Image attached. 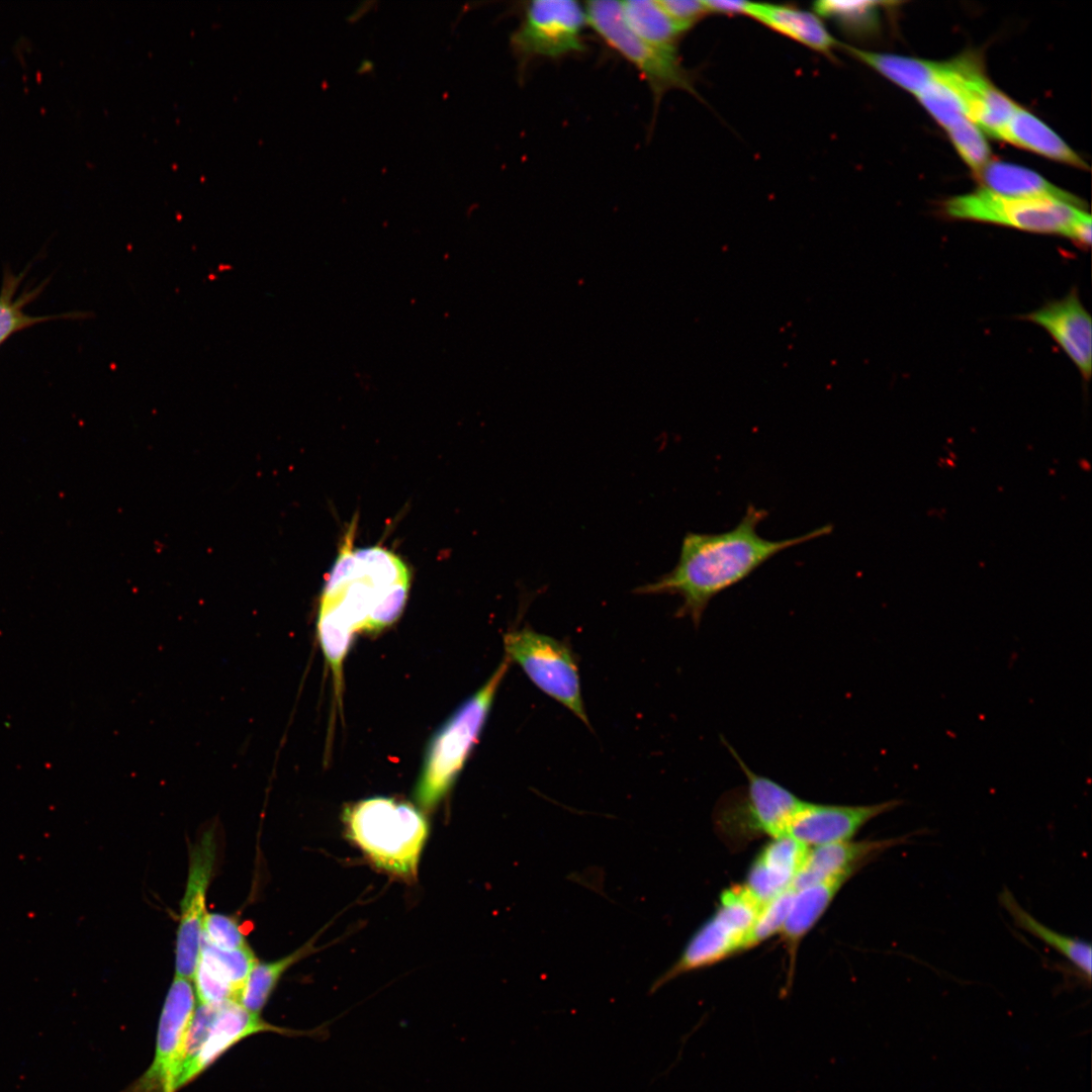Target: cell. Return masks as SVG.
I'll return each instance as SVG.
<instances>
[{
  "instance_id": "cell-11",
  "label": "cell",
  "mask_w": 1092,
  "mask_h": 1092,
  "mask_svg": "<svg viewBox=\"0 0 1092 1092\" xmlns=\"http://www.w3.org/2000/svg\"><path fill=\"white\" fill-rule=\"evenodd\" d=\"M216 856V841L211 829L204 832L190 851L184 896L180 904L176 941V976L193 978L200 951L203 920L206 915V892Z\"/></svg>"
},
{
  "instance_id": "cell-4",
  "label": "cell",
  "mask_w": 1092,
  "mask_h": 1092,
  "mask_svg": "<svg viewBox=\"0 0 1092 1092\" xmlns=\"http://www.w3.org/2000/svg\"><path fill=\"white\" fill-rule=\"evenodd\" d=\"M763 905L744 885L722 892L717 911L689 939L678 958L650 985L649 994L685 974L743 951V944Z\"/></svg>"
},
{
  "instance_id": "cell-32",
  "label": "cell",
  "mask_w": 1092,
  "mask_h": 1092,
  "mask_svg": "<svg viewBox=\"0 0 1092 1092\" xmlns=\"http://www.w3.org/2000/svg\"><path fill=\"white\" fill-rule=\"evenodd\" d=\"M202 938L222 950H236L248 947L246 937L238 921L229 915L206 913Z\"/></svg>"
},
{
  "instance_id": "cell-15",
  "label": "cell",
  "mask_w": 1092,
  "mask_h": 1092,
  "mask_svg": "<svg viewBox=\"0 0 1092 1092\" xmlns=\"http://www.w3.org/2000/svg\"><path fill=\"white\" fill-rule=\"evenodd\" d=\"M909 835L883 840L840 841L809 847L806 858L794 878L796 892L843 872L855 873L859 866L886 849L907 842Z\"/></svg>"
},
{
  "instance_id": "cell-12",
  "label": "cell",
  "mask_w": 1092,
  "mask_h": 1092,
  "mask_svg": "<svg viewBox=\"0 0 1092 1092\" xmlns=\"http://www.w3.org/2000/svg\"><path fill=\"white\" fill-rule=\"evenodd\" d=\"M326 1027L296 1030L272 1025L260 1014L245 1009L237 1001L220 1004L217 1015L204 1041L196 1054L182 1065L173 1083V1092L185 1086L212 1065L222 1054L248 1036L259 1032H277L285 1035H323Z\"/></svg>"
},
{
  "instance_id": "cell-3",
  "label": "cell",
  "mask_w": 1092,
  "mask_h": 1092,
  "mask_svg": "<svg viewBox=\"0 0 1092 1092\" xmlns=\"http://www.w3.org/2000/svg\"><path fill=\"white\" fill-rule=\"evenodd\" d=\"M511 661L505 657L487 681L452 715L433 738L414 798L425 810L446 796L476 744Z\"/></svg>"
},
{
  "instance_id": "cell-38",
  "label": "cell",
  "mask_w": 1092,
  "mask_h": 1092,
  "mask_svg": "<svg viewBox=\"0 0 1092 1092\" xmlns=\"http://www.w3.org/2000/svg\"><path fill=\"white\" fill-rule=\"evenodd\" d=\"M373 68H374V65H373V63H372L371 61H369V60H366V59H365V60H363V61H362V63L360 64V66H359V68H358L357 72H358L359 74H363V73H369V72L373 71Z\"/></svg>"
},
{
  "instance_id": "cell-34",
  "label": "cell",
  "mask_w": 1092,
  "mask_h": 1092,
  "mask_svg": "<svg viewBox=\"0 0 1092 1092\" xmlns=\"http://www.w3.org/2000/svg\"><path fill=\"white\" fill-rule=\"evenodd\" d=\"M658 3L685 32L708 15L703 1L660 0Z\"/></svg>"
},
{
  "instance_id": "cell-7",
  "label": "cell",
  "mask_w": 1092,
  "mask_h": 1092,
  "mask_svg": "<svg viewBox=\"0 0 1092 1092\" xmlns=\"http://www.w3.org/2000/svg\"><path fill=\"white\" fill-rule=\"evenodd\" d=\"M585 8L573 0H534L522 9V18L510 36L520 73L538 59L558 60L585 52Z\"/></svg>"
},
{
  "instance_id": "cell-16",
  "label": "cell",
  "mask_w": 1092,
  "mask_h": 1092,
  "mask_svg": "<svg viewBox=\"0 0 1092 1092\" xmlns=\"http://www.w3.org/2000/svg\"><path fill=\"white\" fill-rule=\"evenodd\" d=\"M808 850L788 835L771 839L753 860L744 886L764 905L791 887Z\"/></svg>"
},
{
  "instance_id": "cell-8",
  "label": "cell",
  "mask_w": 1092,
  "mask_h": 1092,
  "mask_svg": "<svg viewBox=\"0 0 1092 1092\" xmlns=\"http://www.w3.org/2000/svg\"><path fill=\"white\" fill-rule=\"evenodd\" d=\"M944 211L949 217L957 219L1067 237L1074 222L1085 210L1057 199L1010 197L981 188L948 199Z\"/></svg>"
},
{
  "instance_id": "cell-37",
  "label": "cell",
  "mask_w": 1092,
  "mask_h": 1092,
  "mask_svg": "<svg viewBox=\"0 0 1092 1092\" xmlns=\"http://www.w3.org/2000/svg\"><path fill=\"white\" fill-rule=\"evenodd\" d=\"M372 4L373 2L370 1L362 2L360 6L357 7L356 10L348 17L349 21L357 20L363 15V13L367 12L371 8Z\"/></svg>"
},
{
  "instance_id": "cell-31",
  "label": "cell",
  "mask_w": 1092,
  "mask_h": 1092,
  "mask_svg": "<svg viewBox=\"0 0 1092 1092\" xmlns=\"http://www.w3.org/2000/svg\"><path fill=\"white\" fill-rule=\"evenodd\" d=\"M796 891L791 887L765 903L743 944V951L757 946L777 932H781L790 911Z\"/></svg>"
},
{
  "instance_id": "cell-5",
  "label": "cell",
  "mask_w": 1092,
  "mask_h": 1092,
  "mask_svg": "<svg viewBox=\"0 0 1092 1092\" xmlns=\"http://www.w3.org/2000/svg\"><path fill=\"white\" fill-rule=\"evenodd\" d=\"M586 20L599 37L628 61L646 81L655 106L663 95L673 89L684 90L699 98L695 77L680 61L677 53L657 49L635 35L626 25L621 2L596 0L586 2Z\"/></svg>"
},
{
  "instance_id": "cell-22",
  "label": "cell",
  "mask_w": 1092,
  "mask_h": 1092,
  "mask_svg": "<svg viewBox=\"0 0 1092 1092\" xmlns=\"http://www.w3.org/2000/svg\"><path fill=\"white\" fill-rule=\"evenodd\" d=\"M841 49L899 87L917 95L938 75L940 62L887 53L864 51L853 46Z\"/></svg>"
},
{
  "instance_id": "cell-14",
  "label": "cell",
  "mask_w": 1092,
  "mask_h": 1092,
  "mask_svg": "<svg viewBox=\"0 0 1092 1092\" xmlns=\"http://www.w3.org/2000/svg\"><path fill=\"white\" fill-rule=\"evenodd\" d=\"M1022 318L1044 329L1077 366L1082 377L1089 380L1092 367V322L1076 291L1060 300L1046 303Z\"/></svg>"
},
{
  "instance_id": "cell-20",
  "label": "cell",
  "mask_w": 1092,
  "mask_h": 1092,
  "mask_svg": "<svg viewBox=\"0 0 1092 1092\" xmlns=\"http://www.w3.org/2000/svg\"><path fill=\"white\" fill-rule=\"evenodd\" d=\"M998 139L1014 146L1085 169V162L1051 127L1029 111L1017 106Z\"/></svg>"
},
{
  "instance_id": "cell-2",
  "label": "cell",
  "mask_w": 1092,
  "mask_h": 1092,
  "mask_svg": "<svg viewBox=\"0 0 1092 1092\" xmlns=\"http://www.w3.org/2000/svg\"><path fill=\"white\" fill-rule=\"evenodd\" d=\"M342 819L348 839L374 867L407 882L416 880L430 832L419 809L374 797L348 805Z\"/></svg>"
},
{
  "instance_id": "cell-25",
  "label": "cell",
  "mask_w": 1092,
  "mask_h": 1092,
  "mask_svg": "<svg viewBox=\"0 0 1092 1092\" xmlns=\"http://www.w3.org/2000/svg\"><path fill=\"white\" fill-rule=\"evenodd\" d=\"M879 5L876 1L822 0L814 3L813 11L848 36L864 37L879 27Z\"/></svg>"
},
{
  "instance_id": "cell-13",
  "label": "cell",
  "mask_w": 1092,
  "mask_h": 1092,
  "mask_svg": "<svg viewBox=\"0 0 1092 1092\" xmlns=\"http://www.w3.org/2000/svg\"><path fill=\"white\" fill-rule=\"evenodd\" d=\"M903 803L893 799L870 805H831L803 800L789 822L786 835L808 847L846 841L869 821Z\"/></svg>"
},
{
  "instance_id": "cell-23",
  "label": "cell",
  "mask_w": 1092,
  "mask_h": 1092,
  "mask_svg": "<svg viewBox=\"0 0 1092 1092\" xmlns=\"http://www.w3.org/2000/svg\"><path fill=\"white\" fill-rule=\"evenodd\" d=\"M628 28L643 41L666 52L677 53L686 33L662 9L658 1L628 0L621 2Z\"/></svg>"
},
{
  "instance_id": "cell-28",
  "label": "cell",
  "mask_w": 1092,
  "mask_h": 1092,
  "mask_svg": "<svg viewBox=\"0 0 1092 1092\" xmlns=\"http://www.w3.org/2000/svg\"><path fill=\"white\" fill-rule=\"evenodd\" d=\"M22 276H14L11 273L4 276L0 292V345L16 332L40 322L59 318V316H30L23 311L24 305L39 292V288L14 297Z\"/></svg>"
},
{
  "instance_id": "cell-19",
  "label": "cell",
  "mask_w": 1092,
  "mask_h": 1092,
  "mask_svg": "<svg viewBox=\"0 0 1092 1092\" xmlns=\"http://www.w3.org/2000/svg\"><path fill=\"white\" fill-rule=\"evenodd\" d=\"M977 176L983 188L1000 195L1057 199L1084 207L1077 196L1053 185L1036 172L1012 163L990 161Z\"/></svg>"
},
{
  "instance_id": "cell-9",
  "label": "cell",
  "mask_w": 1092,
  "mask_h": 1092,
  "mask_svg": "<svg viewBox=\"0 0 1092 1092\" xmlns=\"http://www.w3.org/2000/svg\"><path fill=\"white\" fill-rule=\"evenodd\" d=\"M731 754L744 772L747 785L730 793L720 803L719 821L746 833L765 834L771 839L786 835L789 822L803 800L774 780L752 771L735 750Z\"/></svg>"
},
{
  "instance_id": "cell-24",
  "label": "cell",
  "mask_w": 1092,
  "mask_h": 1092,
  "mask_svg": "<svg viewBox=\"0 0 1092 1092\" xmlns=\"http://www.w3.org/2000/svg\"><path fill=\"white\" fill-rule=\"evenodd\" d=\"M313 939L292 953L273 962H256L242 989L239 1003L248 1011L260 1014L283 974L295 963L315 951Z\"/></svg>"
},
{
  "instance_id": "cell-35",
  "label": "cell",
  "mask_w": 1092,
  "mask_h": 1092,
  "mask_svg": "<svg viewBox=\"0 0 1092 1092\" xmlns=\"http://www.w3.org/2000/svg\"><path fill=\"white\" fill-rule=\"evenodd\" d=\"M709 14L716 15H747L751 2L737 0H708L703 1Z\"/></svg>"
},
{
  "instance_id": "cell-17",
  "label": "cell",
  "mask_w": 1092,
  "mask_h": 1092,
  "mask_svg": "<svg viewBox=\"0 0 1092 1092\" xmlns=\"http://www.w3.org/2000/svg\"><path fill=\"white\" fill-rule=\"evenodd\" d=\"M747 15L769 29L797 41L829 59L835 60L840 41L828 30L814 11L787 4L751 2Z\"/></svg>"
},
{
  "instance_id": "cell-29",
  "label": "cell",
  "mask_w": 1092,
  "mask_h": 1092,
  "mask_svg": "<svg viewBox=\"0 0 1092 1092\" xmlns=\"http://www.w3.org/2000/svg\"><path fill=\"white\" fill-rule=\"evenodd\" d=\"M916 96L931 116L945 129L960 118L967 116L965 104L957 90L938 75Z\"/></svg>"
},
{
  "instance_id": "cell-18",
  "label": "cell",
  "mask_w": 1092,
  "mask_h": 1092,
  "mask_svg": "<svg viewBox=\"0 0 1092 1092\" xmlns=\"http://www.w3.org/2000/svg\"><path fill=\"white\" fill-rule=\"evenodd\" d=\"M853 874L852 872L839 873L796 892L781 930L782 940L790 956L791 970L801 939L815 925L840 888Z\"/></svg>"
},
{
  "instance_id": "cell-26",
  "label": "cell",
  "mask_w": 1092,
  "mask_h": 1092,
  "mask_svg": "<svg viewBox=\"0 0 1092 1092\" xmlns=\"http://www.w3.org/2000/svg\"><path fill=\"white\" fill-rule=\"evenodd\" d=\"M198 961L232 989L239 1002L242 989L257 959L250 946L222 950L201 937Z\"/></svg>"
},
{
  "instance_id": "cell-10",
  "label": "cell",
  "mask_w": 1092,
  "mask_h": 1092,
  "mask_svg": "<svg viewBox=\"0 0 1092 1092\" xmlns=\"http://www.w3.org/2000/svg\"><path fill=\"white\" fill-rule=\"evenodd\" d=\"M194 1010L195 992L191 981L175 975L162 1009L154 1060L148 1070L122 1092H173Z\"/></svg>"
},
{
  "instance_id": "cell-27",
  "label": "cell",
  "mask_w": 1092,
  "mask_h": 1092,
  "mask_svg": "<svg viewBox=\"0 0 1092 1092\" xmlns=\"http://www.w3.org/2000/svg\"><path fill=\"white\" fill-rule=\"evenodd\" d=\"M317 634L333 671L336 694L339 695L343 660L352 641L354 630L334 610L321 606Z\"/></svg>"
},
{
  "instance_id": "cell-21",
  "label": "cell",
  "mask_w": 1092,
  "mask_h": 1092,
  "mask_svg": "<svg viewBox=\"0 0 1092 1092\" xmlns=\"http://www.w3.org/2000/svg\"><path fill=\"white\" fill-rule=\"evenodd\" d=\"M1001 906L1007 911L1014 924L1033 935L1066 958L1090 982L1092 973L1091 944L1077 937L1062 934L1045 926L1023 909L1013 894L1004 889L999 895Z\"/></svg>"
},
{
  "instance_id": "cell-33",
  "label": "cell",
  "mask_w": 1092,
  "mask_h": 1092,
  "mask_svg": "<svg viewBox=\"0 0 1092 1092\" xmlns=\"http://www.w3.org/2000/svg\"><path fill=\"white\" fill-rule=\"evenodd\" d=\"M410 587V580L390 586L373 606L364 630L377 632L392 624L401 614Z\"/></svg>"
},
{
  "instance_id": "cell-6",
  "label": "cell",
  "mask_w": 1092,
  "mask_h": 1092,
  "mask_svg": "<svg viewBox=\"0 0 1092 1092\" xmlns=\"http://www.w3.org/2000/svg\"><path fill=\"white\" fill-rule=\"evenodd\" d=\"M504 646L506 657L519 664L540 691L590 726L577 663L564 642L525 626L505 634Z\"/></svg>"
},
{
  "instance_id": "cell-30",
  "label": "cell",
  "mask_w": 1092,
  "mask_h": 1092,
  "mask_svg": "<svg viewBox=\"0 0 1092 1092\" xmlns=\"http://www.w3.org/2000/svg\"><path fill=\"white\" fill-rule=\"evenodd\" d=\"M964 162L978 174L989 162L991 151L981 128L964 116L946 128Z\"/></svg>"
},
{
  "instance_id": "cell-36",
  "label": "cell",
  "mask_w": 1092,
  "mask_h": 1092,
  "mask_svg": "<svg viewBox=\"0 0 1092 1092\" xmlns=\"http://www.w3.org/2000/svg\"><path fill=\"white\" fill-rule=\"evenodd\" d=\"M1067 238L1071 239L1074 243L1082 248H1088L1091 245V216L1088 212L1084 211L1079 218L1074 222L1069 231Z\"/></svg>"
},
{
  "instance_id": "cell-1",
  "label": "cell",
  "mask_w": 1092,
  "mask_h": 1092,
  "mask_svg": "<svg viewBox=\"0 0 1092 1092\" xmlns=\"http://www.w3.org/2000/svg\"><path fill=\"white\" fill-rule=\"evenodd\" d=\"M767 517L764 509L749 505L740 522L721 533L688 532L674 567L656 580L635 588L638 595H673L681 599L675 616L689 617L698 626L709 603L720 593L746 579L779 553L832 532L831 525L801 536L766 539L757 526Z\"/></svg>"
}]
</instances>
